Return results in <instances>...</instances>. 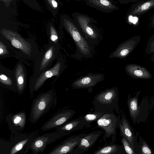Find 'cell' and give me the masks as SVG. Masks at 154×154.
<instances>
[{
  "instance_id": "cell-24",
  "label": "cell",
  "mask_w": 154,
  "mask_h": 154,
  "mask_svg": "<svg viewBox=\"0 0 154 154\" xmlns=\"http://www.w3.org/2000/svg\"><path fill=\"white\" fill-rule=\"evenodd\" d=\"M154 6V0H150L139 5L132 12L133 14H139Z\"/></svg>"
},
{
  "instance_id": "cell-19",
  "label": "cell",
  "mask_w": 154,
  "mask_h": 154,
  "mask_svg": "<svg viewBox=\"0 0 154 154\" xmlns=\"http://www.w3.org/2000/svg\"><path fill=\"white\" fill-rule=\"evenodd\" d=\"M125 69L127 74L134 79H148L152 77L149 72L145 67L135 64H127Z\"/></svg>"
},
{
  "instance_id": "cell-2",
  "label": "cell",
  "mask_w": 154,
  "mask_h": 154,
  "mask_svg": "<svg viewBox=\"0 0 154 154\" xmlns=\"http://www.w3.org/2000/svg\"><path fill=\"white\" fill-rule=\"evenodd\" d=\"M56 102V98L52 90L39 94L32 101L29 116L30 122L32 123L36 122Z\"/></svg>"
},
{
  "instance_id": "cell-22",
  "label": "cell",
  "mask_w": 154,
  "mask_h": 154,
  "mask_svg": "<svg viewBox=\"0 0 154 154\" xmlns=\"http://www.w3.org/2000/svg\"><path fill=\"white\" fill-rule=\"evenodd\" d=\"M130 116L133 121L135 120L140 113V108L138 104L137 97H130L127 101Z\"/></svg>"
},
{
  "instance_id": "cell-28",
  "label": "cell",
  "mask_w": 154,
  "mask_h": 154,
  "mask_svg": "<svg viewBox=\"0 0 154 154\" xmlns=\"http://www.w3.org/2000/svg\"><path fill=\"white\" fill-rule=\"evenodd\" d=\"M48 39L49 43L58 44V36L57 33L53 28H52L50 30Z\"/></svg>"
},
{
  "instance_id": "cell-11",
  "label": "cell",
  "mask_w": 154,
  "mask_h": 154,
  "mask_svg": "<svg viewBox=\"0 0 154 154\" xmlns=\"http://www.w3.org/2000/svg\"><path fill=\"white\" fill-rule=\"evenodd\" d=\"M88 134H82L69 137L55 146L49 154H71L82 137Z\"/></svg>"
},
{
  "instance_id": "cell-12",
  "label": "cell",
  "mask_w": 154,
  "mask_h": 154,
  "mask_svg": "<svg viewBox=\"0 0 154 154\" xmlns=\"http://www.w3.org/2000/svg\"><path fill=\"white\" fill-rule=\"evenodd\" d=\"M16 82L17 92L21 95L26 89L27 85V72L22 61H18L12 70Z\"/></svg>"
},
{
  "instance_id": "cell-10",
  "label": "cell",
  "mask_w": 154,
  "mask_h": 154,
  "mask_svg": "<svg viewBox=\"0 0 154 154\" xmlns=\"http://www.w3.org/2000/svg\"><path fill=\"white\" fill-rule=\"evenodd\" d=\"M75 113L71 109H66L55 114L42 126L41 129L44 131L56 128L68 121Z\"/></svg>"
},
{
  "instance_id": "cell-6",
  "label": "cell",
  "mask_w": 154,
  "mask_h": 154,
  "mask_svg": "<svg viewBox=\"0 0 154 154\" xmlns=\"http://www.w3.org/2000/svg\"><path fill=\"white\" fill-rule=\"evenodd\" d=\"M72 16L74 22L79 30L91 38L97 37L98 31L96 20L86 14L79 12L74 13Z\"/></svg>"
},
{
  "instance_id": "cell-14",
  "label": "cell",
  "mask_w": 154,
  "mask_h": 154,
  "mask_svg": "<svg viewBox=\"0 0 154 154\" xmlns=\"http://www.w3.org/2000/svg\"><path fill=\"white\" fill-rule=\"evenodd\" d=\"M102 134V131L99 130L88 134L82 138L71 154H82L86 152L95 143Z\"/></svg>"
},
{
  "instance_id": "cell-23",
  "label": "cell",
  "mask_w": 154,
  "mask_h": 154,
  "mask_svg": "<svg viewBox=\"0 0 154 154\" xmlns=\"http://www.w3.org/2000/svg\"><path fill=\"white\" fill-rule=\"evenodd\" d=\"M119 149V146L116 144L108 145L94 152L93 154H115Z\"/></svg>"
},
{
  "instance_id": "cell-30",
  "label": "cell",
  "mask_w": 154,
  "mask_h": 154,
  "mask_svg": "<svg viewBox=\"0 0 154 154\" xmlns=\"http://www.w3.org/2000/svg\"><path fill=\"white\" fill-rule=\"evenodd\" d=\"M141 153L142 154H151V151L145 142H143L140 146Z\"/></svg>"
},
{
  "instance_id": "cell-9",
  "label": "cell",
  "mask_w": 154,
  "mask_h": 154,
  "mask_svg": "<svg viewBox=\"0 0 154 154\" xmlns=\"http://www.w3.org/2000/svg\"><path fill=\"white\" fill-rule=\"evenodd\" d=\"M64 25L66 30L73 38L80 51L84 54L89 53V45L82 35L79 29L73 20L69 17L64 18Z\"/></svg>"
},
{
  "instance_id": "cell-16",
  "label": "cell",
  "mask_w": 154,
  "mask_h": 154,
  "mask_svg": "<svg viewBox=\"0 0 154 154\" xmlns=\"http://www.w3.org/2000/svg\"><path fill=\"white\" fill-rule=\"evenodd\" d=\"M0 85L14 92H17L16 82L13 70L0 64Z\"/></svg>"
},
{
  "instance_id": "cell-26",
  "label": "cell",
  "mask_w": 154,
  "mask_h": 154,
  "mask_svg": "<svg viewBox=\"0 0 154 154\" xmlns=\"http://www.w3.org/2000/svg\"><path fill=\"white\" fill-rule=\"evenodd\" d=\"M105 113L100 112H95L88 114L85 115L84 119L87 122L91 123L95 121H97Z\"/></svg>"
},
{
  "instance_id": "cell-27",
  "label": "cell",
  "mask_w": 154,
  "mask_h": 154,
  "mask_svg": "<svg viewBox=\"0 0 154 154\" xmlns=\"http://www.w3.org/2000/svg\"><path fill=\"white\" fill-rule=\"evenodd\" d=\"M145 52L148 55L154 53V35L149 38L145 48Z\"/></svg>"
},
{
  "instance_id": "cell-32",
  "label": "cell",
  "mask_w": 154,
  "mask_h": 154,
  "mask_svg": "<svg viewBox=\"0 0 154 154\" xmlns=\"http://www.w3.org/2000/svg\"><path fill=\"white\" fill-rule=\"evenodd\" d=\"M151 60L152 62H154V53L152 54V55L151 57Z\"/></svg>"
},
{
  "instance_id": "cell-1",
  "label": "cell",
  "mask_w": 154,
  "mask_h": 154,
  "mask_svg": "<svg viewBox=\"0 0 154 154\" xmlns=\"http://www.w3.org/2000/svg\"><path fill=\"white\" fill-rule=\"evenodd\" d=\"M0 40L20 59L34 60L39 52L36 43L30 38H25L17 32L6 29L0 33ZM21 60V59H20Z\"/></svg>"
},
{
  "instance_id": "cell-20",
  "label": "cell",
  "mask_w": 154,
  "mask_h": 154,
  "mask_svg": "<svg viewBox=\"0 0 154 154\" xmlns=\"http://www.w3.org/2000/svg\"><path fill=\"white\" fill-rule=\"evenodd\" d=\"M119 127L122 137H125L133 148L134 146V137L130 125L125 115L122 114Z\"/></svg>"
},
{
  "instance_id": "cell-33",
  "label": "cell",
  "mask_w": 154,
  "mask_h": 154,
  "mask_svg": "<svg viewBox=\"0 0 154 154\" xmlns=\"http://www.w3.org/2000/svg\"><path fill=\"white\" fill-rule=\"evenodd\" d=\"M137 17L133 18L132 21L133 22H136L137 21Z\"/></svg>"
},
{
  "instance_id": "cell-8",
  "label": "cell",
  "mask_w": 154,
  "mask_h": 154,
  "mask_svg": "<svg viewBox=\"0 0 154 154\" xmlns=\"http://www.w3.org/2000/svg\"><path fill=\"white\" fill-rule=\"evenodd\" d=\"M66 136L64 134L56 131L36 136L32 142L29 149L32 154L43 153L47 146Z\"/></svg>"
},
{
  "instance_id": "cell-17",
  "label": "cell",
  "mask_w": 154,
  "mask_h": 154,
  "mask_svg": "<svg viewBox=\"0 0 154 154\" xmlns=\"http://www.w3.org/2000/svg\"><path fill=\"white\" fill-rule=\"evenodd\" d=\"M86 4L97 10L105 13H109L118 10L116 5L117 2L113 0H84Z\"/></svg>"
},
{
  "instance_id": "cell-34",
  "label": "cell",
  "mask_w": 154,
  "mask_h": 154,
  "mask_svg": "<svg viewBox=\"0 0 154 154\" xmlns=\"http://www.w3.org/2000/svg\"><path fill=\"white\" fill-rule=\"evenodd\" d=\"M152 27H154V20L153 21V25H152Z\"/></svg>"
},
{
  "instance_id": "cell-3",
  "label": "cell",
  "mask_w": 154,
  "mask_h": 154,
  "mask_svg": "<svg viewBox=\"0 0 154 154\" xmlns=\"http://www.w3.org/2000/svg\"><path fill=\"white\" fill-rule=\"evenodd\" d=\"M59 49V44L49 43L39 52L34 60L33 73L32 75H38L49 69L57 57Z\"/></svg>"
},
{
  "instance_id": "cell-15",
  "label": "cell",
  "mask_w": 154,
  "mask_h": 154,
  "mask_svg": "<svg viewBox=\"0 0 154 154\" xmlns=\"http://www.w3.org/2000/svg\"><path fill=\"white\" fill-rule=\"evenodd\" d=\"M9 129L11 131L20 132L24 129L26 121L25 112L22 111L19 112L8 115L6 118Z\"/></svg>"
},
{
  "instance_id": "cell-18",
  "label": "cell",
  "mask_w": 154,
  "mask_h": 154,
  "mask_svg": "<svg viewBox=\"0 0 154 154\" xmlns=\"http://www.w3.org/2000/svg\"><path fill=\"white\" fill-rule=\"evenodd\" d=\"M84 118H79L67 122L55 128L56 131L66 135L72 132L83 128L90 125Z\"/></svg>"
},
{
  "instance_id": "cell-25",
  "label": "cell",
  "mask_w": 154,
  "mask_h": 154,
  "mask_svg": "<svg viewBox=\"0 0 154 154\" xmlns=\"http://www.w3.org/2000/svg\"><path fill=\"white\" fill-rule=\"evenodd\" d=\"M14 54L12 51L3 42L0 40V59L12 56Z\"/></svg>"
},
{
  "instance_id": "cell-13",
  "label": "cell",
  "mask_w": 154,
  "mask_h": 154,
  "mask_svg": "<svg viewBox=\"0 0 154 154\" xmlns=\"http://www.w3.org/2000/svg\"><path fill=\"white\" fill-rule=\"evenodd\" d=\"M141 39L139 35H136L122 42L112 54V57L122 58L129 55L139 44Z\"/></svg>"
},
{
  "instance_id": "cell-7",
  "label": "cell",
  "mask_w": 154,
  "mask_h": 154,
  "mask_svg": "<svg viewBox=\"0 0 154 154\" xmlns=\"http://www.w3.org/2000/svg\"><path fill=\"white\" fill-rule=\"evenodd\" d=\"M118 100L117 89L116 88H113L104 91L97 94L94 98L93 104L97 112L100 109H103V112L105 108H113L117 106Z\"/></svg>"
},
{
  "instance_id": "cell-29",
  "label": "cell",
  "mask_w": 154,
  "mask_h": 154,
  "mask_svg": "<svg viewBox=\"0 0 154 154\" xmlns=\"http://www.w3.org/2000/svg\"><path fill=\"white\" fill-rule=\"evenodd\" d=\"M122 141L125 150L127 153L129 154H135L134 150V149L125 137H122Z\"/></svg>"
},
{
  "instance_id": "cell-4",
  "label": "cell",
  "mask_w": 154,
  "mask_h": 154,
  "mask_svg": "<svg viewBox=\"0 0 154 154\" xmlns=\"http://www.w3.org/2000/svg\"><path fill=\"white\" fill-rule=\"evenodd\" d=\"M64 66L63 60L59 57L52 67L39 75H32L30 78L29 83V91L31 97H33L34 92L41 88L48 79L55 76L57 79L63 72Z\"/></svg>"
},
{
  "instance_id": "cell-31",
  "label": "cell",
  "mask_w": 154,
  "mask_h": 154,
  "mask_svg": "<svg viewBox=\"0 0 154 154\" xmlns=\"http://www.w3.org/2000/svg\"><path fill=\"white\" fill-rule=\"evenodd\" d=\"M52 3L53 6L55 8L57 7V2L54 0H52Z\"/></svg>"
},
{
  "instance_id": "cell-21",
  "label": "cell",
  "mask_w": 154,
  "mask_h": 154,
  "mask_svg": "<svg viewBox=\"0 0 154 154\" xmlns=\"http://www.w3.org/2000/svg\"><path fill=\"white\" fill-rule=\"evenodd\" d=\"M100 75H90L84 77L75 81L72 84L73 88L91 87L96 85L100 80Z\"/></svg>"
},
{
  "instance_id": "cell-5",
  "label": "cell",
  "mask_w": 154,
  "mask_h": 154,
  "mask_svg": "<svg viewBox=\"0 0 154 154\" xmlns=\"http://www.w3.org/2000/svg\"><path fill=\"white\" fill-rule=\"evenodd\" d=\"M120 116H117L114 112L104 114L97 121V126L104 131L103 140L106 141V139L112 137V140H116V129L119 127Z\"/></svg>"
}]
</instances>
